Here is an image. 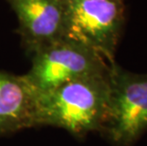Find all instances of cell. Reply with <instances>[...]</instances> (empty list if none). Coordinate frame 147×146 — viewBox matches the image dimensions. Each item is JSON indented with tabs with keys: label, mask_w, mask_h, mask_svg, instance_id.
<instances>
[{
	"label": "cell",
	"mask_w": 147,
	"mask_h": 146,
	"mask_svg": "<svg viewBox=\"0 0 147 146\" xmlns=\"http://www.w3.org/2000/svg\"><path fill=\"white\" fill-rule=\"evenodd\" d=\"M108 71L37 95L35 127H58L78 139L90 133L101 132L108 115Z\"/></svg>",
	"instance_id": "cell-1"
},
{
	"label": "cell",
	"mask_w": 147,
	"mask_h": 146,
	"mask_svg": "<svg viewBox=\"0 0 147 146\" xmlns=\"http://www.w3.org/2000/svg\"><path fill=\"white\" fill-rule=\"evenodd\" d=\"M109 107L101 134L114 146H132L147 130V73L109 64Z\"/></svg>",
	"instance_id": "cell-2"
},
{
	"label": "cell",
	"mask_w": 147,
	"mask_h": 146,
	"mask_svg": "<svg viewBox=\"0 0 147 146\" xmlns=\"http://www.w3.org/2000/svg\"><path fill=\"white\" fill-rule=\"evenodd\" d=\"M123 24V0H64L63 38L93 49L109 64Z\"/></svg>",
	"instance_id": "cell-3"
},
{
	"label": "cell",
	"mask_w": 147,
	"mask_h": 146,
	"mask_svg": "<svg viewBox=\"0 0 147 146\" xmlns=\"http://www.w3.org/2000/svg\"><path fill=\"white\" fill-rule=\"evenodd\" d=\"M30 58L32 66L23 77L35 96L109 69V63L99 53L65 38L39 49Z\"/></svg>",
	"instance_id": "cell-4"
},
{
	"label": "cell",
	"mask_w": 147,
	"mask_h": 146,
	"mask_svg": "<svg viewBox=\"0 0 147 146\" xmlns=\"http://www.w3.org/2000/svg\"><path fill=\"white\" fill-rule=\"evenodd\" d=\"M18 19L23 48L32 55L63 38L64 0H7Z\"/></svg>",
	"instance_id": "cell-5"
},
{
	"label": "cell",
	"mask_w": 147,
	"mask_h": 146,
	"mask_svg": "<svg viewBox=\"0 0 147 146\" xmlns=\"http://www.w3.org/2000/svg\"><path fill=\"white\" fill-rule=\"evenodd\" d=\"M35 102L23 75L0 70V137L35 127Z\"/></svg>",
	"instance_id": "cell-6"
}]
</instances>
